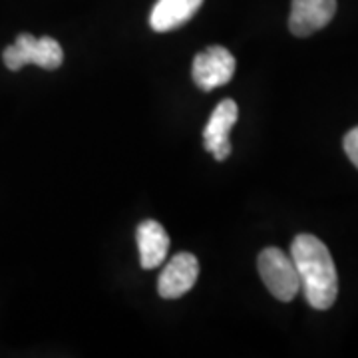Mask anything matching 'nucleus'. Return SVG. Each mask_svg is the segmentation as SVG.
I'll use <instances>...</instances> for the list:
<instances>
[{
	"mask_svg": "<svg viewBox=\"0 0 358 358\" xmlns=\"http://www.w3.org/2000/svg\"><path fill=\"white\" fill-rule=\"evenodd\" d=\"M257 268L268 293L279 299L281 303H291L301 291V281L293 259L279 247L263 249L257 259Z\"/></svg>",
	"mask_w": 358,
	"mask_h": 358,
	"instance_id": "7ed1b4c3",
	"label": "nucleus"
},
{
	"mask_svg": "<svg viewBox=\"0 0 358 358\" xmlns=\"http://www.w3.org/2000/svg\"><path fill=\"white\" fill-rule=\"evenodd\" d=\"M199 277V261L192 253H178L169 259L157 279V293L162 299H179L192 287Z\"/></svg>",
	"mask_w": 358,
	"mask_h": 358,
	"instance_id": "39448f33",
	"label": "nucleus"
},
{
	"mask_svg": "<svg viewBox=\"0 0 358 358\" xmlns=\"http://www.w3.org/2000/svg\"><path fill=\"white\" fill-rule=\"evenodd\" d=\"M203 0H157L150 14V26L155 32H169L189 22L201 8Z\"/></svg>",
	"mask_w": 358,
	"mask_h": 358,
	"instance_id": "1a4fd4ad",
	"label": "nucleus"
},
{
	"mask_svg": "<svg viewBox=\"0 0 358 358\" xmlns=\"http://www.w3.org/2000/svg\"><path fill=\"white\" fill-rule=\"evenodd\" d=\"M291 259L308 305L317 310L333 307L338 296V273L329 247L319 237L301 233L291 245Z\"/></svg>",
	"mask_w": 358,
	"mask_h": 358,
	"instance_id": "f257e3e1",
	"label": "nucleus"
},
{
	"mask_svg": "<svg viewBox=\"0 0 358 358\" xmlns=\"http://www.w3.org/2000/svg\"><path fill=\"white\" fill-rule=\"evenodd\" d=\"M2 60L8 70L18 72L26 64H36L44 70H58L64 62V50L58 40L50 36L36 38L32 34H18L16 42L2 52Z\"/></svg>",
	"mask_w": 358,
	"mask_h": 358,
	"instance_id": "f03ea898",
	"label": "nucleus"
},
{
	"mask_svg": "<svg viewBox=\"0 0 358 358\" xmlns=\"http://www.w3.org/2000/svg\"><path fill=\"white\" fill-rule=\"evenodd\" d=\"M336 14V0H293L289 30L299 38L313 36Z\"/></svg>",
	"mask_w": 358,
	"mask_h": 358,
	"instance_id": "0eeeda50",
	"label": "nucleus"
},
{
	"mask_svg": "<svg viewBox=\"0 0 358 358\" xmlns=\"http://www.w3.org/2000/svg\"><path fill=\"white\" fill-rule=\"evenodd\" d=\"M193 82L203 92L229 84L235 74V58L223 46H209L193 58Z\"/></svg>",
	"mask_w": 358,
	"mask_h": 358,
	"instance_id": "20e7f679",
	"label": "nucleus"
},
{
	"mask_svg": "<svg viewBox=\"0 0 358 358\" xmlns=\"http://www.w3.org/2000/svg\"><path fill=\"white\" fill-rule=\"evenodd\" d=\"M343 145H345V152L348 155V159L358 167V126L346 134Z\"/></svg>",
	"mask_w": 358,
	"mask_h": 358,
	"instance_id": "9d476101",
	"label": "nucleus"
},
{
	"mask_svg": "<svg viewBox=\"0 0 358 358\" xmlns=\"http://www.w3.org/2000/svg\"><path fill=\"white\" fill-rule=\"evenodd\" d=\"M138 239V249H140V263L143 268L159 267L166 261L167 251H169V235L167 231L154 221H141L140 227L136 231Z\"/></svg>",
	"mask_w": 358,
	"mask_h": 358,
	"instance_id": "6e6552de",
	"label": "nucleus"
},
{
	"mask_svg": "<svg viewBox=\"0 0 358 358\" xmlns=\"http://www.w3.org/2000/svg\"><path fill=\"white\" fill-rule=\"evenodd\" d=\"M239 117V108L235 100H223L217 103L203 129V145L207 152L215 155L217 162L227 159L231 154L229 134Z\"/></svg>",
	"mask_w": 358,
	"mask_h": 358,
	"instance_id": "423d86ee",
	"label": "nucleus"
}]
</instances>
